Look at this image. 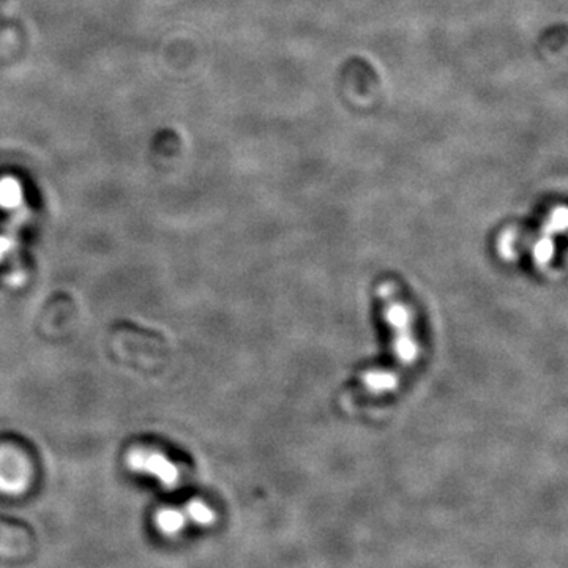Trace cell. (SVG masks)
I'll return each mask as SVG.
<instances>
[{
    "mask_svg": "<svg viewBox=\"0 0 568 568\" xmlns=\"http://www.w3.org/2000/svg\"><path fill=\"white\" fill-rule=\"evenodd\" d=\"M185 515L188 518V521L203 524V526L211 524L213 521V511L207 505L199 502V500H193V502L186 505Z\"/></svg>",
    "mask_w": 568,
    "mask_h": 568,
    "instance_id": "obj_4",
    "label": "cell"
},
{
    "mask_svg": "<svg viewBox=\"0 0 568 568\" xmlns=\"http://www.w3.org/2000/svg\"><path fill=\"white\" fill-rule=\"evenodd\" d=\"M12 248H14V239L7 236L0 237V259L7 255Z\"/></svg>",
    "mask_w": 568,
    "mask_h": 568,
    "instance_id": "obj_5",
    "label": "cell"
},
{
    "mask_svg": "<svg viewBox=\"0 0 568 568\" xmlns=\"http://www.w3.org/2000/svg\"><path fill=\"white\" fill-rule=\"evenodd\" d=\"M23 203V188L14 177L0 180V207L16 209Z\"/></svg>",
    "mask_w": 568,
    "mask_h": 568,
    "instance_id": "obj_3",
    "label": "cell"
},
{
    "mask_svg": "<svg viewBox=\"0 0 568 568\" xmlns=\"http://www.w3.org/2000/svg\"><path fill=\"white\" fill-rule=\"evenodd\" d=\"M130 469L136 473H149L160 480L165 488H176L179 483L180 473L177 466L167 460L165 455L158 452H148V450H136L128 458Z\"/></svg>",
    "mask_w": 568,
    "mask_h": 568,
    "instance_id": "obj_1",
    "label": "cell"
},
{
    "mask_svg": "<svg viewBox=\"0 0 568 568\" xmlns=\"http://www.w3.org/2000/svg\"><path fill=\"white\" fill-rule=\"evenodd\" d=\"M186 523H188V518H186L185 511L167 509V510L158 511V515H157V524H158L161 532L167 536L179 534Z\"/></svg>",
    "mask_w": 568,
    "mask_h": 568,
    "instance_id": "obj_2",
    "label": "cell"
}]
</instances>
